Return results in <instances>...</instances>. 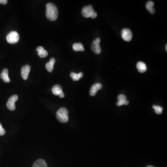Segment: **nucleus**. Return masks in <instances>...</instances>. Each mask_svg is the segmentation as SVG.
Segmentation results:
<instances>
[{
    "label": "nucleus",
    "instance_id": "obj_1",
    "mask_svg": "<svg viewBox=\"0 0 167 167\" xmlns=\"http://www.w3.org/2000/svg\"><path fill=\"white\" fill-rule=\"evenodd\" d=\"M58 14V9L54 4L51 2L47 4L46 6V17L49 21L56 20Z\"/></svg>",
    "mask_w": 167,
    "mask_h": 167
},
{
    "label": "nucleus",
    "instance_id": "obj_2",
    "mask_svg": "<svg viewBox=\"0 0 167 167\" xmlns=\"http://www.w3.org/2000/svg\"><path fill=\"white\" fill-rule=\"evenodd\" d=\"M82 14L85 18L91 17V18L95 19L97 17V13L94 10L91 5L86 6L83 8Z\"/></svg>",
    "mask_w": 167,
    "mask_h": 167
},
{
    "label": "nucleus",
    "instance_id": "obj_3",
    "mask_svg": "<svg viewBox=\"0 0 167 167\" xmlns=\"http://www.w3.org/2000/svg\"><path fill=\"white\" fill-rule=\"evenodd\" d=\"M57 118L61 123H66L69 120L68 112L66 108H61L56 113Z\"/></svg>",
    "mask_w": 167,
    "mask_h": 167
},
{
    "label": "nucleus",
    "instance_id": "obj_4",
    "mask_svg": "<svg viewBox=\"0 0 167 167\" xmlns=\"http://www.w3.org/2000/svg\"><path fill=\"white\" fill-rule=\"evenodd\" d=\"M6 39L8 43L14 44L18 42L20 39V36L17 32L12 31L7 35Z\"/></svg>",
    "mask_w": 167,
    "mask_h": 167
},
{
    "label": "nucleus",
    "instance_id": "obj_5",
    "mask_svg": "<svg viewBox=\"0 0 167 167\" xmlns=\"http://www.w3.org/2000/svg\"><path fill=\"white\" fill-rule=\"evenodd\" d=\"M101 41L100 38H98L92 42L91 45V50L96 54H100L101 52V48L100 46V42Z\"/></svg>",
    "mask_w": 167,
    "mask_h": 167
},
{
    "label": "nucleus",
    "instance_id": "obj_6",
    "mask_svg": "<svg viewBox=\"0 0 167 167\" xmlns=\"http://www.w3.org/2000/svg\"><path fill=\"white\" fill-rule=\"evenodd\" d=\"M18 97L17 95H14L9 98L7 103V108L11 111H14L15 109V103L18 100Z\"/></svg>",
    "mask_w": 167,
    "mask_h": 167
},
{
    "label": "nucleus",
    "instance_id": "obj_7",
    "mask_svg": "<svg viewBox=\"0 0 167 167\" xmlns=\"http://www.w3.org/2000/svg\"><path fill=\"white\" fill-rule=\"evenodd\" d=\"M122 37L125 41H130L132 38V33L129 28H124L122 31Z\"/></svg>",
    "mask_w": 167,
    "mask_h": 167
},
{
    "label": "nucleus",
    "instance_id": "obj_8",
    "mask_svg": "<svg viewBox=\"0 0 167 167\" xmlns=\"http://www.w3.org/2000/svg\"><path fill=\"white\" fill-rule=\"evenodd\" d=\"M52 92L55 95L59 96L60 98H63L65 97L64 92L62 91V87L60 85H56L53 86L52 88Z\"/></svg>",
    "mask_w": 167,
    "mask_h": 167
},
{
    "label": "nucleus",
    "instance_id": "obj_9",
    "mask_svg": "<svg viewBox=\"0 0 167 167\" xmlns=\"http://www.w3.org/2000/svg\"><path fill=\"white\" fill-rule=\"evenodd\" d=\"M30 70V66L28 65H26L22 67L21 69V75L24 80H27L28 78Z\"/></svg>",
    "mask_w": 167,
    "mask_h": 167
},
{
    "label": "nucleus",
    "instance_id": "obj_10",
    "mask_svg": "<svg viewBox=\"0 0 167 167\" xmlns=\"http://www.w3.org/2000/svg\"><path fill=\"white\" fill-rule=\"evenodd\" d=\"M117 99L118 101L117 103V105L118 107L123 105H128L129 103V102L127 100V98L125 95L120 94L117 97Z\"/></svg>",
    "mask_w": 167,
    "mask_h": 167
},
{
    "label": "nucleus",
    "instance_id": "obj_11",
    "mask_svg": "<svg viewBox=\"0 0 167 167\" xmlns=\"http://www.w3.org/2000/svg\"><path fill=\"white\" fill-rule=\"evenodd\" d=\"M102 88V85L100 83H96L91 86L90 90V94L91 96H94L97 94V91Z\"/></svg>",
    "mask_w": 167,
    "mask_h": 167
},
{
    "label": "nucleus",
    "instance_id": "obj_12",
    "mask_svg": "<svg viewBox=\"0 0 167 167\" xmlns=\"http://www.w3.org/2000/svg\"><path fill=\"white\" fill-rule=\"evenodd\" d=\"M0 77L1 79L5 82L7 83L10 82V78L9 77V71L7 69H4L2 70Z\"/></svg>",
    "mask_w": 167,
    "mask_h": 167
},
{
    "label": "nucleus",
    "instance_id": "obj_13",
    "mask_svg": "<svg viewBox=\"0 0 167 167\" xmlns=\"http://www.w3.org/2000/svg\"><path fill=\"white\" fill-rule=\"evenodd\" d=\"M55 63V59L52 58L50 59V61L48 62L46 64V68L47 70L49 72L51 73L52 72L53 69V66H54V64Z\"/></svg>",
    "mask_w": 167,
    "mask_h": 167
},
{
    "label": "nucleus",
    "instance_id": "obj_14",
    "mask_svg": "<svg viewBox=\"0 0 167 167\" xmlns=\"http://www.w3.org/2000/svg\"><path fill=\"white\" fill-rule=\"evenodd\" d=\"M37 52H38V55L39 56L40 58H46L48 56V52L45 50L44 48L40 46L37 48Z\"/></svg>",
    "mask_w": 167,
    "mask_h": 167
},
{
    "label": "nucleus",
    "instance_id": "obj_15",
    "mask_svg": "<svg viewBox=\"0 0 167 167\" xmlns=\"http://www.w3.org/2000/svg\"><path fill=\"white\" fill-rule=\"evenodd\" d=\"M137 68L138 72L141 73L145 72L147 70V66L146 64L142 61L138 62L137 65Z\"/></svg>",
    "mask_w": 167,
    "mask_h": 167
},
{
    "label": "nucleus",
    "instance_id": "obj_16",
    "mask_svg": "<svg viewBox=\"0 0 167 167\" xmlns=\"http://www.w3.org/2000/svg\"><path fill=\"white\" fill-rule=\"evenodd\" d=\"M33 167H48V165L46 162L44 160L40 159L35 162Z\"/></svg>",
    "mask_w": 167,
    "mask_h": 167
},
{
    "label": "nucleus",
    "instance_id": "obj_17",
    "mask_svg": "<svg viewBox=\"0 0 167 167\" xmlns=\"http://www.w3.org/2000/svg\"><path fill=\"white\" fill-rule=\"evenodd\" d=\"M154 6V2L152 1H148L146 4V8L150 13L153 14L155 12V10L153 7Z\"/></svg>",
    "mask_w": 167,
    "mask_h": 167
},
{
    "label": "nucleus",
    "instance_id": "obj_18",
    "mask_svg": "<svg viewBox=\"0 0 167 167\" xmlns=\"http://www.w3.org/2000/svg\"><path fill=\"white\" fill-rule=\"evenodd\" d=\"M84 74L83 73H71L70 77L72 78L73 81H78L80 78L83 77Z\"/></svg>",
    "mask_w": 167,
    "mask_h": 167
},
{
    "label": "nucleus",
    "instance_id": "obj_19",
    "mask_svg": "<svg viewBox=\"0 0 167 167\" xmlns=\"http://www.w3.org/2000/svg\"><path fill=\"white\" fill-rule=\"evenodd\" d=\"M73 48L74 51L78 52V51H84L85 49L84 48L83 45L81 43H74L73 45Z\"/></svg>",
    "mask_w": 167,
    "mask_h": 167
},
{
    "label": "nucleus",
    "instance_id": "obj_20",
    "mask_svg": "<svg viewBox=\"0 0 167 167\" xmlns=\"http://www.w3.org/2000/svg\"><path fill=\"white\" fill-rule=\"evenodd\" d=\"M153 108L154 109L155 111V113L157 114H162L163 112V108L162 107L158 105H153Z\"/></svg>",
    "mask_w": 167,
    "mask_h": 167
},
{
    "label": "nucleus",
    "instance_id": "obj_21",
    "mask_svg": "<svg viewBox=\"0 0 167 167\" xmlns=\"http://www.w3.org/2000/svg\"><path fill=\"white\" fill-rule=\"evenodd\" d=\"M5 133V130L4 129V128L2 127L1 123H0V136H4Z\"/></svg>",
    "mask_w": 167,
    "mask_h": 167
},
{
    "label": "nucleus",
    "instance_id": "obj_22",
    "mask_svg": "<svg viewBox=\"0 0 167 167\" xmlns=\"http://www.w3.org/2000/svg\"><path fill=\"white\" fill-rule=\"evenodd\" d=\"M7 2H8L7 0H0V4H6Z\"/></svg>",
    "mask_w": 167,
    "mask_h": 167
},
{
    "label": "nucleus",
    "instance_id": "obj_23",
    "mask_svg": "<svg viewBox=\"0 0 167 167\" xmlns=\"http://www.w3.org/2000/svg\"><path fill=\"white\" fill-rule=\"evenodd\" d=\"M147 167H154V166H147Z\"/></svg>",
    "mask_w": 167,
    "mask_h": 167
},
{
    "label": "nucleus",
    "instance_id": "obj_24",
    "mask_svg": "<svg viewBox=\"0 0 167 167\" xmlns=\"http://www.w3.org/2000/svg\"><path fill=\"white\" fill-rule=\"evenodd\" d=\"M167 45H166V51H167Z\"/></svg>",
    "mask_w": 167,
    "mask_h": 167
}]
</instances>
